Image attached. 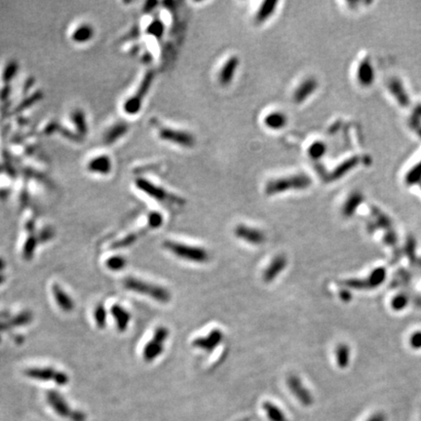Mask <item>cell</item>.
<instances>
[{"label":"cell","mask_w":421,"mask_h":421,"mask_svg":"<svg viewBox=\"0 0 421 421\" xmlns=\"http://www.w3.org/2000/svg\"><path fill=\"white\" fill-rule=\"evenodd\" d=\"M312 183V178L307 173L299 171L272 177L265 182L263 191L267 196H276L287 192L306 191Z\"/></svg>","instance_id":"cell-1"},{"label":"cell","mask_w":421,"mask_h":421,"mask_svg":"<svg viewBox=\"0 0 421 421\" xmlns=\"http://www.w3.org/2000/svg\"><path fill=\"white\" fill-rule=\"evenodd\" d=\"M123 284L126 290L146 296L161 303H167L171 301L170 291L159 285L145 282L135 277H129L125 279Z\"/></svg>","instance_id":"cell-2"},{"label":"cell","mask_w":421,"mask_h":421,"mask_svg":"<svg viewBox=\"0 0 421 421\" xmlns=\"http://www.w3.org/2000/svg\"><path fill=\"white\" fill-rule=\"evenodd\" d=\"M164 247L173 255L183 261L195 263H205L210 261V254L205 248L179 243L176 241H165Z\"/></svg>","instance_id":"cell-3"},{"label":"cell","mask_w":421,"mask_h":421,"mask_svg":"<svg viewBox=\"0 0 421 421\" xmlns=\"http://www.w3.org/2000/svg\"><path fill=\"white\" fill-rule=\"evenodd\" d=\"M169 338V330L166 327H158L151 341H149L142 351L143 360L148 363L156 360L165 349V343Z\"/></svg>","instance_id":"cell-4"},{"label":"cell","mask_w":421,"mask_h":421,"mask_svg":"<svg viewBox=\"0 0 421 421\" xmlns=\"http://www.w3.org/2000/svg\"><path fill=\"white\" fill-rule=\"evenodd\" d=\"M320 87L317 77L313 75L305 76L291 91V99L293 104L301 106L312 98Z\"/></svg>","instance_id":"cell-5"},{"label":"cell","mask_w":421,"mask_h":421,"mask_svg":"<svg viewBox=\"0 0 421 421\" xmlns=\"http://www.w3.org/2000/svg\"><path fill=\"white\" fill-rule=\"evenodd\" d=\"M160 139L183 149H192L196 145V137L190 131L163 126L159 128Z\"/></svg>","instance_id":"cell-6"},{"label":"cell","mask_w":421,"mask_h":421,"mask_svg":"<svg viewBox=\"0 0 421 421\" xmlns=\"http://www.w3.org/2000/svg\"><path fill=\"white\" fill-rule=\"evenodd\" d=\"M240 57L232 54L222 61L216 74V79L221 87H228L235 79L240 68Z\"/></svg>","instance_id":"cell-7"},{"label":"cell","mask_w":421,"mask_h":421,"mask_svg":"<svg viewBox=\"0 0 421 421\" xmlns=\"http://www.w3.org/2000/svg\"><path fill=\"white\" fill-rule=\"evenodd\" d=\"M25 374L28 377L36 381H53L59 386L67 385L70 381L67 373L56 371L52 368H30L25 371Z\"/></svg>","instance_id":"cell-8"},{"label":"cell","mask_w":421,"mask_h":421,"mask_svg":"<svg viewBox=\"0 0 421 421\" xmlns=\"http://www.w3.org/2000/svg\"><path fill=\"white\" fill-rule=\"evenodd\" d=\"M289 116L282 110L273 109L266 111L261 116V124L266 130L271 132H280L286 129L289 125Z\"/></svg>","instance_id":"cell-9"},{"label":"cell","mask_w":421,"mask_h":421,"mask_svg":"<svg viewBox=\"0 0 421 421\" xmlns=\"http://www.w3.org/2000/svg\"><path fill=\"white\" fill-rule=\"evenodd\" d=\"M234 235L254 246H260L265 243L266 235L259 228L249 226L247 224H238L234 229Z\"/></svg>","instance_id":"cell-10"},{"label":"cell","mask_w":421,"mask_h":421,"mask_svg":"<svg viewBox=\"0 0 421 421\" xmlns=\"http://www.w3.org/2000/svg\"><path fill=\"white\" fill-rule=\"evenodd\" d=\"M222 341L223 332L220 329H214L207 335L195 339L192 342V346L207 353H212L220 346Z\"/></svg>","instance_id":"cell-11"},{"label":"cell","mask_w":421,"mask_h":421,"mask_svg":"<svg viewBox=\"0 0 421 421\" xmlns=\"http://www.w3.org/2000/svg\"><path fill=\"white\" fill-rule=\"evenodd\" d=\"M280 2L278 1H273V0H266L262 1L259 6L256 8L254 12L252 20L257 26H261L270 20L278 10Z\"/></svg>","instance_id":"cell-12"},{"label":"cell","mask_w":421,"mask_h":421,"mask_svg":"<svg viewBox=\"0 0 421 421\" xmlns=\"http://www.w3.org/2000/svg\"><path fill=\"white\" fill-rule=\"evenodd\" d=\"M287 384L291 393L302 405L307 407L313 404V396L311 395L310 391L303 385L302 381L298 375H290L287 380Z\"/></svg>","instance_id":"cell-13"},{"label":"cell","mask_w":421,"mask_h":421,"mask_svg":"<svg viewBox=\"0 0 421 421\" xmlns=\"http://www.w3.org/2000/svg\"><path fill=\"white\" fill-rule=\"evenodd\" d=\"M288 265V259L285 255H277L269 262L262 273V280L269 284L275 280Z\"/></svg>","instance_id":"cell-14"},{"label":"cell","mask_w":421,"mask_h":421,"mask_svg":"<svg viewBox=\"0 0 421 421\" xmlns=\"http://www.w3.org/2000/svg\"><path fill=\"white\" fill-rule=\"evenodd\" d=\"M142 187H143V191L148 192L150 196H151L154 199H156V200L160 201V202H167L168 204H171V205L175 204V205H178V206H181V205L184 204V201L182 200L181 197H178V196L170 194L168 191H166L165 190L161 188V187H158V186H155V185L151 184L150 182L145 183Z\"/></svg>","instance_id":"cell-15"},{"label":"cell","mask_w":421,"mask_h":421,"mask_svg":"<svg viewBox=\"0 0 421 421\" xmlns=\"http://www.w3.org/2000/svg\"><path fill=\"white\" fill-rule=\"evenodd\" d=\"M47 402L51 408L56 411L61 417H70L72 410L70 409L68 403L61 397L58 392L49 391L47 393Z\"/></svg>","instance_id":"cell-16"},{"label":"cell","mask_w":421,"mask_h":421,"mask_svg":"<svg viewBox=\"0 0 421 421\" xmlns=\"http://www.w3.org/2000/svg\"><path fill=\"white\" fill-rule=\"evenodd\" d=\"M328 151L327 143L322 140H314L307 145L305 153L308 159L313 162L322 160Z\"/></svg>","instance_id":"cell-17"},{"label":"cell","mask_w":421,"mask_h":421,"mask_svg":"<svg viewBox=\"0 0 421 421\" xmlns=\"http://www.w3.org/2000/svg\"><path fill=\"white\" fill-rule=\"evenodd\" d=\"M52 292L54 296V300L56 301L58 306L61 310L70 312L74 308V302L72 299L70 298V296L66 291L61 290L59 285L54 284L52 286Z\"/></svg>","instance_id":"cell-18"},{"label":"cell","mask_w":421,"mask_h":421,"mask_svg":"<svg viewBox=\"0 0 421 421\" xmlns=\"http://www.w3.org/2000/svg\"><path fill=\"white\" fill-rule=\"evenodd\" d=\"M111 315L114 319L118 331H126L131 320V315L129 312L119 304H115L111 307Z\"/></svg>","instance_id":"cell-19"},{"label":"cell","mask_w":421,"mask_h":421,"mask_svg":"<svg viewBox=\"0 0 421 421\" xmlns=\"http://www.w3.org/2000/svg\"><path fill=\"white\" fill-rule=\"evenodd\" d=\"M262 408L271 421H288L284 412L281 411L276 405L272 404L270 402L263 403Z\"/></svg>","instance_id":"cell-20"},{"label":"cell","mask_w":421,"mask_h":421,"mask_svg":"<svg viewBox=\"0 0 421 421\" xmlns=\"http://www.w3.org/2000/svg\"><path fill=\"white\" fill-rule=\"evenodd\" d=\"M335 354H336V363H338L339 367L341 369L345 368L349 363L350 352H349L348 346L345 345V344L339 345L338 348H336V351H335Z\"/></svg>","instance_id":"cell-21"},{"label":"cell","mask_w":421,"mask_h":421,"mask_svg":"<svg viewBox=\"0 0 421 421\" xmlns=\"http://www.w3.org/2000/svg\"><path fill=\"white\" fill-rule=\"evenodd\" d=\"M107 266L111 270H120L126 266V260L122 257H112L107 261Z\"/></svg>","instance_id":"cell-22"},{"label":"cell","mask_w":421,"mask_h":421,"mask_svg":"<svg viewBox=\"0 0 421 421\" xmlns=\"http://www.w3.org/2000/svg\"><path fill=\"white\" fill-rule=\"evenodd\" d=\"M95 321L100 329H103L107 323V311L102 305H100L95 310Z\"/></svg>","instance_id":"cell-23"},{"label":"cell","mask_w":421,"mask_h":421,"mask_svg":"<svg viewBox=\"0 0 421 421\" xmlns=\"http://www.w3.org/2000/svg\"><path fill=\"white\" fill-rule=\"evenodd\" d=\"M162 222H163V219H162V217L159 214L155 213L151 216V220H150V224H151V227H154V228L158 227L162 224Z\"/></svg>","instance_id":"cell-24"},{"label":"cell","mask_w":421,"mask_h":421,"mask_svg":"<svg viewBox=\"0 0 421 421\" xmlns=\"http://www.w3.org/2000/svg\"><path fill=\"white\" fill-rule=\"evenodd\" d=\"M70 418L72 421H86L87 416L83 411H73Z\"/></svg>","instance_id":"cell-25"},{"label":"cell","mask_w":421,"mask_h":421,"mask_svg":"<svg viewBox=\"0 0 421 421\" xmlns=\"http://www.w3.org/2000/svg\"><path fill=\"white\" fill-rule=\"evenodd\" d=\"M3 280H4V278H3V277H2L1 275H0V284H1L2 282H3Z\"/></svg>","instance_id":"cell-26"}]
</instances>
